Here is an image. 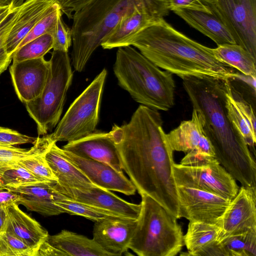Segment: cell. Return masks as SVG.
<instances>
[{
    "mask_svg": "<svg viewBox=\"0 0 256 256\" xmlns=\"http://www.w3.org/2000/svg\"><path fill=\"white\" fill-rule=\"evenodd\" d=\"M158 110L140 105L130 121L110 131L121 166L140 194L147 195L180 218L172 174L174 150Z\"/></svg>",
    "mask_w": 256,
    "mask_h": 256,
    "instance_id": "cell-1",
    "label": "cell"
},
{
    "mask_svg": "<svg viewBox=\"0 0 256 256\" xmlns=\"http://www.w3.org/2000/svg\"><path fill=\"white\" fill-rule=\"evenodd\" d=\"M182 80L193 108L202 114L203 132L210 142L218 162L242 186L256 188L255 159L227 114L228 80L196 77Z\"/></svg>",
    "mask_w": 256,
    "mask_h": 256,
    "instance_id": "cell-2",
    "label": "cell"
},
{
    "mask_svg": "<svg viewBox=\"0 0 256 256\" xmlns=\"http://www.w3.org/2000/svg\"><path fill=\"white\" fill-rule=\"evenodd\" d=\"M128 46L160 68L182 78L196 77L232 81L235 68L217 60L211 48L190 38L164 18L135 34Z\"/></svg>",
    "mask_w": 256,
    "mask_h": 256,
    "instance_id": "cell-3",
    "label": "cell"
},
{
    "mask_svg": "<svg viewBox=\"0 0 256 256\" xmlns=\"http://www.w3.org/2000/svg\"><path fill=\"white\" fill-rule=\"evenodd\" d=\"M138 11L162 20L168 0H92L72 15L71 64L82 72L93 52L124 18Z\"/></svg>",
    "mask_w": 256,
    "mask_h": 256,
    "instance_id": "cell-4",
    "label": "cell"
},
{
    "mask_svg": "<svg viewBox=\"0 0 256 256\" xmlns=\"http://www.w3.org/2000/svg\"><path fill=\"white\" fill-rule=\"evenodd\" d=\"M113 70L118 85L136 102L158 110L174 106L172 74L161 70L132 46L118 48Z\"/></svg>",
    "mask_w": 256,
    "mask_h": 256,
    "instance_id": "cell-5",
    "label": "cell"
},
{
    "mask_svg": "<svg viewBox=\"0 0 256 256\" xmlns=\"http://www.w3.org/2000/svg\"><path fill=\"white\" fill-rule=\"evenodd\" d=\"M140 208L128 246L139 256H175L184 246L177 219L150 196L140 195Z\"/></svg>",
    "mask_w": 256,
    "mask_h": 256,
    "instance_id": "cell-6",
    "label": "cell"
},
{
    "mask_svg": "<svg viewBox=\"0 0 256 256\" xmlns=\"http://www.w3.org/2000/svg\"><path fill=\"white\" fill-rule=\"evenodd\" d=\"M49 61V72L42 93L24 103L36 124L38 136L47 134L58 123L73 78L68 52L53 50Z\"/></svg>",
    "mask_w": 256,
    "mask_h": 256,
    "instance_id": "cell-7",
    "label": "cell"
},
{
    "mask_svg": "<svg viewBox=\"0 0 256 256\" xmlns=\"http://www.w3.org/2000/svg\"><path fill=\"white\" fill-rule=\"evenodd\" d=\"M106 76L104 68L72 102L54 131L48 134L52 142H69L96 131Z\"/></svg>",
    "mask_w": 256,
    "mask_h": 256,
    "instance_id": "cell-8",
    "label": "cell"
},
{
    "mask_svg": "<svg viewBox=\"0 0 256 256\" xmlns=\"http://www.w3.org/2000/svg\"><path fill=\"white\" fill-rule=\"evenodd\" d=\"M256 59V0H200Z\"/></svg>",
    "mask_w": 256,
    "mask_h": 256,
    "instance_id": "cell-9",
    "label": "cell"
},
{
    "mask_svg": "<svg viewBox=\"0 0 256 256\" xmlns=\"http://www.w3.org/2000/svg\"><path fill=\"white\" fill-rule=\"evenodd\" d=\"M172 174L176 185L208 192L232 200L239 190L236 180L218 162L201 167L174 164Z\"/></svg>",
    "mask_w": 256,
    "mask_h": 256,
    "instance_id": "cell-10",
    "label": "cell"
},
{
    "mask_svg": "<svg viewBox=\"0 0 256 256\" xmlns=\"http://www.w3.org/2000/svg\"><path fill=\"white\" fill-rule=\"evenodd\" d=\"M180 216L218 226L230 200L201 190L176 185Z\"/></svg>",
    "mask_w": 256,
    "mask_h": 256,
    "instance_id": "cell-11",
    "label": "cell"
},
{
    "mask_svg": "<svg viewBox=\"0 0 256 256\" xmlns=\"http://www.w3.org/2000/svg\"><path fill=\"white\" fill-rule=\"evenodd\" d=\"M220 228L218 238L256 230V188H239L222 216Z\"/></svg>",
    "mask_w": 256,
    "mask_h": 256,
    "instance_id": "cell-12",
    "label": "cell"
},
{
    "mask_svg": "<svg viewBox=\"0 0 256 256\" xmlns=\"http://www.w3.org/2000/svg\"><path fill=\"white\" fill-rule=\"evenodd\" d=\"M50 63L44 57L13 62L10 68L18 99L25 103L38 98L46 84Z\"/></svg>",
    "mask_w": 256,
    "mask_h": 256,
    "instance_id": "cell-13",
    "label": "cell"
},
{
    "mask_svg": "<svg viewBox=\"0 0 256 256\" xmlns=\"http://www.w3.org/2000/svg\"><path fill=\"white\" fill-rule=\"evenodd\" d=\"M61 150L64 156L96 186L127 196L135 194V186L124 173L119 172L104 162L81 157L62 148Z\"/></svg>",
    "mask_w": 256,
    "mask_h": 256,
    "instance_id": "cell-14",
    "label": "cell"
},
{
    "mask_svg": "<svg viewBox=\"0 0 256 256\" xmlns=\"http://www.w3.org/2000/svg\"><path fill=\"white\" fill-rule=\"evenodd\" d=\"M55 186L66 198L108 210L124 218L136 220L138 216L140 204L129 202L110 190L96 186L88 190H78L62 187L56 182Z\"/></svg>",
    "mask_w": 256,
    "mask_h": 256,
    "instance_id": "cell-15",
    "label": "cell"
},
{
    "mask_svg": "<svg viewBox=\"0 0 256 256\" xmlns=\"http://www.w3.org/2000/svg\"><path fill=\"white\" fill-rule=\"evenodd\" d=\"M136 219L110 217L96 222L92 239L110 256H122L127 252Z\"/></svg>",
    "mask_w": 256,
    "mask_h": 256,
    "instance_id": "cell-16",
    "label": "cell"
},
{
    "mask_svg": "<svg viewBox=\"0 0 256 256\" xmlns=\"http://www.w3.org/2000/svg\"><path fill=\"white\" fill-rule=\"evenodd\" d=\"M62 148L81 157L104 162L123 173L110 132L95 131L81 138L68 142Z\"/></svg>",
    "mask_w": 256,
    "mask_h": 256,
    "instance_id": "cell-17",
    "label": "cell"
},
{
    "mask_svg": "<svg viewBox=\"0 0 256 256\" xmlns=\"http://www.w3.org/2000/svg\"><path fill=\"white\" fill-rule=\"evenodd\" d=\"M56 182H43L16 188L4 187L19 194L20 198L17 204L24 206L28 210L45 216H52L66 213L63 208L56 204V201L66 198L56 188Z\"/></svg>",
    "mask_w": 256,
    "mask_h": 256,
    "instance_id": "cell-18",
    "label": "cell"
},
{
    "mask_svg": "<svg viewBox=\"0 0 256 256\" xmlns=\"http://www.w3.org/2000/svg\"><path fill=\"white\" fill-rule=\"evenodd\" d=\"M226 108L228 118L243 137L250 150L255 152L256 114L252 105L229 80L226 92Z\"/></svg>",
    "mask_w": 256,
    "mask_h": 256,
    "instance_id": "cell-19",
    "label": "cell"
},
{
    "mask_svg": "<svg viewBox=\"0 0 256 256\" xmlns=\"http://www.w3.org/2000/svg\"><path fill=\"white\" fill-rule=\"evenodd\" d=\"M55 3L52 0H25L21 4L6 40V50L9 55L12 56L22 40Z\"/></svg>",
    "mask_w": 256,
    "mask_h": 256,
    "instance_id": "cell-20",
    "label": "cell"
},
{
    "mask_svg": "<svg viewBox=\"0 0 256 256\" xmlns=\"http://www.w3.org/2000/svg\"><path fill=\"white\" fill-rule=\"evenodd\" d=\"M7 217L6 232L37 250L48 234L36 220L24 212L13 202L4 206Z\"/></svg>",
    "mask_w": 256,
    "mask_h": 256,
    "instance_id": "cell-21",
    "label": "cell"
},
{
    "mask_svg": "<svg viewBox=\"0 0 256 256\" xmlns=\"http://www.w3.org/2000/svg\"><path fill=\"white\" fill-rule=\"evenodd\" d=\"M220 228L202 222H189L184 236L187 256H222L218 244Z\"/></svg>",
    "mask_w": 256,
    "mask_h": 256,
    "instance_id": "cell-22",
    "label": "cell"
},
{
    "mask_svg": "<svg viewBox=\"0 0 256 256\" xmlns=\"http://www.w3.org/2000/svg\"><path fill=\"white\" fill-rule=\"evenodd\" d=\"M45 158L59 186L78 190H88L96 186L64 156L56 142L52 143L48 150Z\"/></svg>",
    "mask_w": 256,
    "mask_h": 256,
    "instance_id": "cell-23",
    "label": "cell"
},
{
    "mask_svg": "<svg viewBox=\"0 0 256 256\" xmlns=\"http://www.w3.org/2000/svg\"><path fill=\"white\" fill-rule=\"evenodd\" d=\"M174 12L213 40L217 46L236 44L225 26L212 14L184 8H178Z\"/></svg>",
    "mask_w": 256,
    "mask_h": 256,
    "instance_id": "cell-24",
    "label": "cell"
},
{
    "mask_svg": "<svg viewBox=\"0 0 256 256\" xmlns=\"http://www.w3.org/2000/svg\"><path fill=\"white\" fill-rule=\"evenodd\" d=\"M46 240L66 256H110L92 238L66 230L48 235Z\"/></svg>",
    "mask_w": 256,
    "mask_h": 256,
    "instance_id": "cell-25",
    "label": "cell"
},
{
    "mask_svg": "<svg viewBox=\"0 0 256 256\" xmlns=\"http://www.w3.org/2000/svg\"><path fill=\"white\" fill-rule=\"evenodd\" d=\"M164 19V18H163ZM158 19L150 14L138 11L124 18L114 30L102 42L104 49H112L127 46L129 40L145 28L159 22Z\"/></svg>",
    "mask_w": 256,
    "mask_h": 256,
    "instance_id": "cell-26",
    "label": "cell"
},
{
    "mask_svg": "<svg viewBox=\"0 0 256 256\" xmlns=\"http://www.w3.org/2000/svg\"><path fill=\"white\" fill-rule=\"evenodd\" d=\"M202 133V114L193 108L192 119L182 122L177 128L166 134V136L174 151L188 153L196 148Z\"/></svg>",
    "mask_w": 256,
    "mask_h": 256,
    "instance_id": "cell-27",
    "label": "cell"
},
{
    "mask_svg": "<svg viewBox=\"0 0 256 256\" xmlns=\"http://www.w3.org/2000/svg\"><path fill=\"white\" fill-rule=\"evenodd\" d=\"M215 58L248 76H256V59L236 44H224L212 48Z\"/></svg>",
    "mask_w": 256,
    "mask_h": 256,
    "instance_id": "cell-28",
    "label": "cell"
},
{
    "mask_svg": "<svg viewBox=\"0 0 256 256\" xmlns=\"http://www.w3.org/2000/svg\"><path fill=\"white\" fill-rule=\"evenodd\" d=\"M53 142L48 134L38 137L30 149L17 148L15 146H0V174L6 170L15 167L18 161L30 156L48 149Z\"/></svg>",
    "mask_w": 256,
    "mask_h": 256,
    "instance_id": "cell-29",
    "label": "cell"
},
{
    "mask_svg": "<svg viewBox=\"0 0 256 256\" xmlns=\"http://www.w3.org/2000/svg\"><path fill=\"white\" fill-rule=\"evenodd\" d=\"M218 241L222 256H256V230L223 236Z\"/></svg>",
    "mask_w": 256,
    "mask_h": 256,
    "instance_id": "cell-30",
    "label": "cell"
},
{
    "mask_svg": "<svg viewBox=\"0 0 256 256\" xmlns=\"http://www.w3.org/2000/svg\"><path fill=\"white\" fill-rule=\"evenodd\" d=\"M56 204L63 208L66 213L81 216L94 222L110 217H122L108 210L66 197L64 199L56 201Z\"/></svg>",
    "mask_w": 256,
    "mask_h": 256,
    "instance_id": "cell-31",
    "label": "cell"
},
{
    "mask_svg": "<svg viewBox=\"0 0 256 256\" xmlns=\"http://www.w3.org/2000/svg\"><path fill=\"white\" fill-rule=\"evenodd\" d=\"M53 36L48 33L28 42L12 54L13 62L44 57L53 48Z\"/></svg>",
    "mask_w": 256,
    "mask_h": 256,
    "instance_id": "cell-32",
    "label": "cell"
},
{
    "mask_svg": "<svg viewBox=\"0 0 256 256\" xmlns=\"http://www.w3.org/2000/svg\"><path fill=\"white\" fill-rule=\"evenodd\" d=\"M2 186L10 188H16L46 182L34 175L25 168L17 165L0 174Z\"/></svg>",
    "mask_w": 256,
    "mask_h": 256,
    "instance_id": "cell-33",
    "label": "cell"
},
{
    "mask_svg": "<svg viewBox=\"0 0 256 256\" xmlns=\"http://www.w3.org/2000/svg\"><path fill=\"white\" fill-rule=\"evenodd\" d=\"M47 150H48L24 158L18 161V165L25 168L37 177L46 182H57V178L45 158Z\"/></svg>",
    "mask_w": 256,
    "mask_h": 256,
    "instance_id": "cell-34",
    "label": "cell"
},
{
    "mask_svg": "<svg viewBox=\"0 0 256 256\" xmlns=\"http://www.w3.org/2000/svg\"><path fill=\"white\" fill-rule=\"evenodd\" d=\"M61 12H62L60 6L58 4L55 3L52 10L36 24L22 40L17 49L34 39L46 34L49 33L53 35L58 16Z\"/></svg>",
    "mask_w": 256,
    "mask_h": 256,
    "instance_id": "cell-35",
    "label": "cell"
},
{
    "mask_svg": "<svg viewBox=\"0 0 256 256\" xmlns=\"http://www.w3.org/2000/svg\"><path fill=\"white\" fill-rule=\"evenodd\" d=\"M0 256H37V250L6 232L0 234Z\"/></svg>",
    "mask_w": 256,
    "mask_h": 256,
    "instance_id": "cell-36",
    "label": "cell"
},
{
    "mask_svg": "<svg viewBox=\"0 0 256 256\" xmlns=\"http://www.w3.org/2000/svg\"><path fill=\"white\" fill-rule=\"evenodd\" d=\"M61 12L58 17L54 32L53 36V50L68 52L70 47L72 44V31L64 24Z\"/></svg>",
    "mask_w": 256,
    "mask_h": 256,
    "instance_id": "cell-37",
    "label": "cell"
},
{
    "mask_svg": "<svg viewBox=\"0 0 256 256\" xmlns=\"http://www.w3.org/2000/svg\"><path fill=\"white\" fill-rule=\"evenodd\" d=\"M36 138L9 128L0 126V146H12L25 144H34Z\"/></svg>",
    "mask_w": 256,
    "mask_h": 256,
    "instance_id": "cell-38",
    "label": "cell"
},
{
    "mask_svg": "<svg viewBox=\"0 0 256 256\" xmlns=\"http://www.w3.org/2000/svg\"><path fill=\"white\" fill-rule=\"evenodd\" d=\"M218 161L215 156L202 152L196 149L188 152L182 160L180 164L190 167H201L214 164Z\"/></svg>",
    "mask_w": 256,
    "mask_h": 256,
    "instance_id": "cell-39",
    "label": "cell"
},
{
    "mask_svg": "<svg viewBox=\"0 0 256 256\" xmlns=\"http://www.w3.org/2000/svg\"><path fill=\"white\" fill-rule=\"evenodd\" d=\"M170 10L178 8L195 10L211 14L210 12L200 0H168Z\"/></svg>",
    "mask_w": 256,
    "mask_h": 256,
    "instance_id": "cell-40",
    "label": "cell"
},
{
    "mask_svg": "<svg viewBox=\"0 0 256 256\" xmlns=\"http://www.w3.org/2000/svg\"><path fill=\"white\" fill-rule=\"evenodd\" d=\"M58 4L62 14L72 19V13L79 10L92 0H52Z\"/></svg>",
    "mask_w": 256,
    "mask_h": 256,
    "instance_id": "cell-41",
    "label": "cell"
},
{
    "mask_svg": "<svg viewBox=\"0 0 256 256\" xmlns=\"http://www.w3.org/2000/svg\"><path fill=\"white\" fill-rule=\"evenodd\" d=\"M19 198L20 196L18 194L0 185V205L6 206L13 202L16 203Z\"/></svg>",
    "mask_w": 256,
    "mask_h": 256,
    "instance_id": "cell-42",
    "label": "cell"
},
{
    "mask_svg": "<svg viewBox=\"0 0 256 256\" xmlns=\"http://www.w3.org/2000/svg\"><path fill=\"white\" fill-rule=\"evenodd\" d=\"M66 256L59 250L54 248L46 240L44 242L39 246L37 256Z\"/></svg>",
    "mask_w": 256,
    "mask_h": 256,
    "instance_id": "cell-43",
    "label": "cell"
},
{
    "mask_svg": "<svg viewBox=\"0 0 256 256\" xmlns=\"http://www.w3.org/2000/svg\"><path fill=\"white\" fill-rule=\"evenodd\" d=\"M196 149L204 154L215 156L214 148L210 142L204 132L200 136L198 144Z\"/></svg>",
    "mask_w": 256,
    "mask_h": 256,
    "instance_id": "cell-44",
    "label": "cell"
},
{
    "mask_svg": "<svg viewBox=\"0 0 256 256\" xmlns=\"http://www.w3.org/2000/svg\"><path fill=\"white\" fill-rule=\"evenodd\" d=\"M5 206L0 205V234L6 232L7 217Z\"/></svg>",
    "mask_w": 256,
    "mask_h": 256,
    "instance_id": "cell-45",
    "label": "cell"
},
{
    "mask_svg": "<svg viewBox=\"0 0 256 256\" xmlns=\"http://www.w3.org/2000/svg\"><path fill=\"white\" fill-rule=\"evenodd\" d=\"M23 0H0V7L10 6Z\"/></svg>",
    "mask_w": 256,
    "mask_h": 256,
    "instance_id": "cell-46",
    "label": "cell"
},
{
    "mask_svg": "<svg viewBox=\"0 0 256 256\" xmlns=\"http://www.w3.org/2000/svg\"><path fill=\"white\" fill-rule=\"evenodd\" d=\"M11 6H12L8 7H0V15L2 14L3 12H4L5 11H6L7 10L10 8Z\"/></svg>",
    "mask_w": 256,
    "mask_h": 256,
    "instance_id": "cell-47",
    "label": "cell"
},
{
    "mask_svg": "<svg viewBox=\"0 0 256 256\" xmlns=\"http://www.w3.org/2000/svg\"><path fill=\"white\" fill-rule=\"evenodd\" d=\"M0 185H1V184H0Z\"/></svg>",
    "mask_w": 256,
    "mask_h": 256,
    "instance_id": "cell-48",
    "label": "cell"
}]
</instances>
